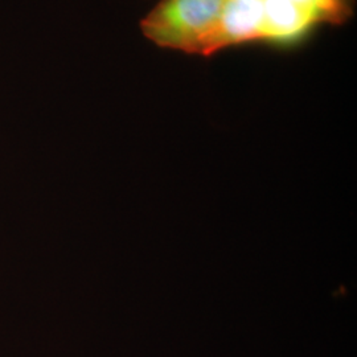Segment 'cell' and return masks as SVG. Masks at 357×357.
I'll return each instance as SVG.
<instances>
[{
	"instance_id": "obj_1",
	"label": "cell",
	"mask_w": 357,
	"mask_h": 357,
	"mask_svg": "<svg viewBox=\"0 0 357 357\" xmlns=\"http://www.w3.org/2000/svg\"><path fill=\"white\" fill-rule=\"evenodd\" d=\"M356 0H224L215 54L230 47L262 44L289 50L320 28L343 26Z\"/></svg>"
},
{
	"instance_id": "obj_2",
	"label": "cell",
	"mask_w": 357,
	"mask_h": 357,
	"mask_svg": "<svg viewBox=\"0 0 357 357\" xmlns=\"http://www.w3.org/2000/svg\"><path fill=\"white\" fill-rule=\"evenodd\" d=\"M224 0H160L141 22L143 35L160 48L215 54Z\"/></svg>"
}]
</instances>
